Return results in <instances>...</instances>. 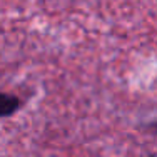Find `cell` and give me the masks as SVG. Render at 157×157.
<instances>
[{
  "mask_svg": "<svg viewBox=\"0 0 157 157\" xmlns=\"http://www.w3.org/2000/svg\"><path fill=\"white\" fill-rule=\"evenodd\" d=\"M22 107V100L17 95L0 92V119H9Z\"/></svg>",
  "mask_w": 157,
  "mask_h": 157,
  "instance_id": "1",
  "label": "cell"
}]
</instances>
